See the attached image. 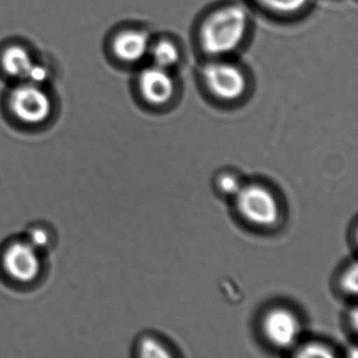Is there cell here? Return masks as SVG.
Masks as SVG:
<instances>
[{
  "instance_id": "6da1fadb",
  "label": "cell",
  "mask_w": 358,
  "mask_h": 358,
  "mask_svg": "<svg viewBox=\"0 0 358 358\" xmlns=\"http://www.w3.org/2000/svg\"><path fill=\"white\" fill-rule=\"evenodd\" d=\"M248 12L238 3H230L211 12L199 29L201 49L211 58H224L240 49L248 34Z\"/></svg>"
},
{
  "instance_id": "7a4b0ae2",
  "label": "cell",
  "mask_w": 358,
  "mask_h": 358,
  "mask_svg": "<svg viewBox=\"0 0 358 358\" xmlns=\"http://www.w3.org/2000/svg\"><path fill=\"white\" fill-rule=\"evenodd\" d=\"M232 202L241 219L253 227H274L282 217L280 200L273 190L263 183H245Z\"/></svg>"
},
{
  "instance_id": "3957f363",
  "label": "cell",
  "mask_w": 358,
  "mask_h": 358,
  "mask_svg": "<svg viewBox=\"0 0 358 358\" xmlns=\"http://www.w3.org/2000/svg\"><path fill=\"white\" fill-rule=\"evenodd\" d=\"M202 78L207 91L222 101H236L248 90L246 74L224 58H213L203 68Z\"/></svg>"
},
{
  "instance_id": "277c9868",
  "label": "cell",
  "mask_w": 358,
  "mask_h": 358,
  "mask_svg": "<svg viewBox=\"0 0 358 358\" xmlns=\"http://www.w3.org/2000/svg\"><path fill=\"white\" fill-rule=\"evenodd\" d=\"M301 317L292 308L274 305L268 308L261 318V331L269 345L278 350H292L301 341Z\"/></svg>"
},
{
  "instance_id": "5b68a950",
  "label": "cell",
  "mask_w": 358,
  "mask_h": 358,
  "mask_svg": "<svg viewBox=\"0 0 358 358\" xmlns=\"http://www.w3.org/2000/svg\"><path fill=\"white\" fill-rule=\"evenodd\" d=\"M0 264L6 275L20 284L34 282L43 266L41 251L26 238L8 242L1 251Z\"/></svg>"
},
{
  "instance_id": "8992f818",
  "label": "cell",
  "mask_w": 358,
  "mask_h": 358,
  "mask_svg": "<svg viewBox=\"0 0 358 358\" xmlns=\"http://www.w3.org/2000/svg\"><path fill=\"white\" fill-rule=\"evenodd\" d=\"M10 108L18 120L31 125L45 122L52 112L49 96L34 83L14 90L10 97Z\"/></svg>"
},
{
  "instance_id": "52a82bcc",
  "label": "cell",
  "mask_w": 358,
  "mask_h": 358,
  "mask_svg": "<svg viewBox=\"0 0 358 358\" xmlns=\"http://www.w3.org/2000/svg\"><path fill=\"white\" fill-rule=\"evenodd\" d=\"M138 87L144 101L152 106H166L175 97L176 81L171 71L154 64L140 73Z\"/></svg>"
},
{
  "instance_id": "ba28073f",
  "label": "cell",
  "mask_w": 358,
  "mask_h": 358,
  "mask_svg": "<svg viewBox=\"0 0 358 358\" xmlns=\"http://www.w3.org/2000/svg\"><path fill=\"white\" fill-rule=\"evenodd\" d=\"M1 64L6 73L15 78L29 79L33 83L47 78V71L33 62L30 54L20 45H12L3 52Z\"/></svg>"
},
{
  "instance_id": "9c48e42d",
  "label": "cell",
  "mask_w": 358,
  "mask_h": 358,
  "mask_svg": "<svg viewBox=\"0 0 358 358\" xmlns=\"http://www.w3.org/2000/svg\"><path fill=\"white\" fill-rule=\"evenodd\" d=\"M150 36L140 30H125L118 33L113 43V51L121 62L136 64L150 54Z\"/></svg>"
},
{
  "instance_id": "30bf717a",
  "label": "cell",
  "mask_w": 358,
  "mask_h": 358,
  "mask_svg": "<svg viewBox=\"0 0 358 358\" xmlns=\"http://www.w3.org/2000/svg\"><path fill=\"white\" fill-rule=\"evenodd\" d=\"M150 54L154 66L171 71L179 64L181 51L179 47L169 38L159 39L150 45Z\"/></svg>"
},
{
  "instance_id": "8fae6325",
  "label": "cell",
  "mask_w": 358,
  "mask_h": 358,
  "mask_svg": "<svg viewBox=\"0 0 358 358\" xmlns=\"http://www.w3.org/2000/svg\"><path fill=\"white\" fill-rule=\"evenodd\" d=\"M136 355L139 357L165 358L173 356V350L160 335L145 333L138 338L135 345Z\"/></svg>"
},
{
  "instance_id": "7c38bea8",
  "label": "cell",
  "mask_w": 358,
  "mask_h": 358,
  "mask_svg": "<svg viewBox=\"0 0 358 358\" xmlns=\"http://www.w3.org/2000/svg\"><path fill=\"white\" fill-rule=\"evenodd\" d=\"M292 351L293 356L301 358H330L335 356L332 345L320 339L299 341Z\"/></svg>"
},
{
  "instance_id": "4fadbf2b",
  "label": "cell",
  "mask_w": 358,
  "mask_h": 358,
  "mask_svg": "<svg viewBox=\"0 0 358 358\" xmlns=\"http://www.w3.org/2000/svg\"><path fill=\"white\" fill-rule=\"evenodd\" d=\"M244 180L236 171L225 169L220 171L215 179V187L217 194L224 199H232L238 194L244 185Z\"/></svg>"
},
{
  "instance_id": "5bb4252c",
  "label": "cell",
  "mask_w": 358,
  "mask_h": 358,
  "mask_svg": "<svg viewBox=\"0 0 358 358\" xmlns=\"http://www.w3.org/2000/svg\"><path fill=\"white\" fill-rule=\"evenodd\" d=\"M255 1L266 11L282 16L301 13L310 3V0H255Z\"/></svg>"
},
{
  "instance_id": "9a60e30c",
  "label": "cell",
  "mask_w": 358,
  "mask_h": 358,
  "mask_svg": "<svg viewBox=\"0 0 358 358\" xmlns=\"http://www.w3.org/2000/svg\"><path fill=\"white\" fill-rule=\"evenodd\" d=\"M337 289L347 297L355 296L357 293V265L355 262L343 268L336 280Z\"/></svg>"
},
{
  "instance_id": "2e32d148",
  "label": "cell",
  "mask_w": 358,
  "mask_h": 358,
  "mask_svg": "<svg viewBox=\"0 0 358 358\" xmlns=\"http://www.w3.org/2000/svg\"><path fill=\"white\" fill-rule=\"evenodd\" d=\"M24 238L41 252L51 246L52 242H53V234H52L51 230L43 224H34L27 230Z\"/></svg>"
},
{
  "instance_id": "e0dca14e",
  "label": "cell",
  "mask_w": 358,
  "mask_h": 358,
  "mask_svg": "<svg viewBox=\"0 0 358 358\" xmlns=\"http://www.w3.org/2000/svg\"><path fill=\"white\" fill-rule=\"evenodd\" d=\"M348 324L353 328L354 332H356V330H357V309H356V307L350 310V314L348 316Z\"/></svg>"
}]
</instances>
